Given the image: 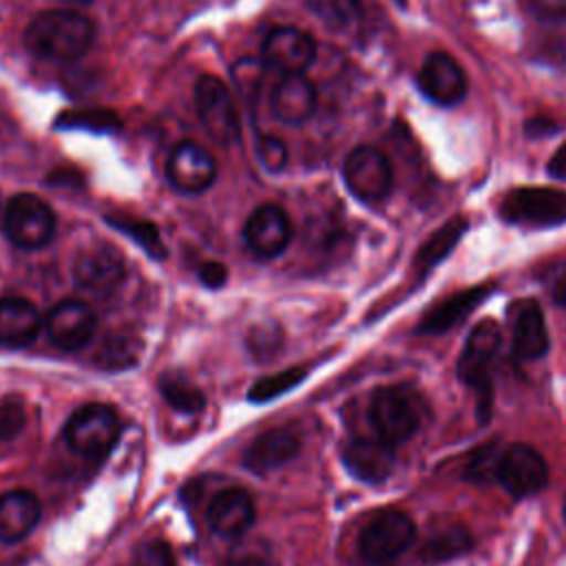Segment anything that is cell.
<instances>
[{
	"label": "cell",
	"mask_w": 566,
	"mask_h": 566,
	"mask_svg": "<svg viewBox=\"0 0 566 566\" xmlns=\"http://www.w3.org/2000/svg\"><path fill=\"white\" fill-rule=\"evenodd\" d=\"M95 38V24L75 9L40 11L24 29V46L46 62H73L82 57Z\"/></svg>",
	"instance_id": "6da1fadb"
},
{
	"label": "cell",
	"mask_w": 566,
	"mask_h": 566,
	"mask_svg": "<svg viewBox=\"0 0 566 566\" xmlns=\"http://www.w3.org/2000/svg\"><path fill=\"white\" fill-rule=\"evenodd\" d=\"M500 327L493 321H482L464 340V349L458 358V376L464 385L478 394V413L482 422L491 411V365L500 349Z\"/></svg>",
	"instance_id": "7a4b0ae2"
},
{
	"label": "cell",
	"mask_w": 566,
	"mask_h": 566,
	"mask_svg": "<svg viewBox=\"0 0 566 566\" xmlns=\"http://www.w3.org/2000/svg\"><path fill=\"white\" fill-rule=\"evenodd\" d=\"M369 422L385 442L400 444L409 440L422 422V402L407 387H382L371 396Z\"/></svg>",
	"instance_id": "3957f363"
},
{
	"label": "cell",
	"mask_w": 566,
	"mask_h": 566,
	"mask_svg": "<svg viewBox=\"0 0 566 566\" xmlns=\"http://www.w3.org/2000/svg\"><path fill=\"white\" fill-rule=\"evenodd\" d=\"M7 239L24 250L44 248L55 234V214L51 206L31 192H20L9 199L2 214Z\"/></svg>",
	"instance_id": "277c9868"
},
{
	"label": "cell",
	"mask_w": 566,
	"mask_h": 566,
	"mask_svg": "<svg viewBox=\"0 0 566 566\" xmlns=\"http://www.w3.org/2000/svg\"><path fill=\"white\" fill-rule=\"evenodd\" d=\"M64 438L77 455L91 460L104 458L119 440L117 413L106 405H84L69 418L64 427Z\"/></svg>",
	"instance_id": "5b68a950"
},
{
	"label": "cell",
	"mask_w": 566,
	"mask_h": 566,
	"mask_svg": "<svg viewBox=\"0 0 566 566\" xmlns=\"http://www.w3.org/2000/svg\"><path fill=\"white\" fill-rule=\"evenodd\" d=\"M500 217L513 226L551 228L566 221V190L526 186L506 192L500 203Z\"/></svg>",
	"instance_id": "8992f818"
},
{
	"label": "cell",
	"mask_w": 566,
	"mask_h": 566,
	"mask_svg": "<svg viewBox=\"0 0 566 566\" xmlns=\"http://www.w3.org/2000/svg\"><path fill=\"white\" fill-rule=\"evenodd\" d=\"M195 108L206 133L219 146H232L241 137L234 95L214 75H201L195 84Z\"/></svg>",
	"instance_id": "52a82bcc"
},
{
	"label": "cell",
	"mask_w": 566,
	"mask_h": 566,
	"mask_svg": "<svg viewBox=\"0 0 566 566\" xmlns=\"http://www.w3.org/2000/svg\"><path fill=\"white\" fill-rule=\"evenodd\" d=\"M416 539V526L402 511L376 513L358 535V551L371 564H389Z\"/></svg>",
	"instance_id": "ba28073f"
},
{
	"label": "cell",
	"mask_w": 566,
	"mask_h": 566,
	"mask_svg": "<svg viewBox=\"0 0 566 566\" xmlns=\"http://www.w3.org/2000/svg\"><path fill=\"white\" fill-rule=\"evenodd\" d=\"M343 179L356 199L374 203L389 195L394 172L389 159L380 150L371 146H358L345 157Z\"/></svg>",
	"instance_id": "9c48e42d"
},
{
	"label": "cell",
	"mask_w": 566,
	"mask_h": 566,
	"mask_svg": "<svg viewBox=\"0 0 566 566\" xmlns=\"http://www.w3.org/2000/svg\"><path fill=\"white\" fill-rule=\"evenodd\" d=\"M170 186L184 195H199L217 179V161L208 148L197 142H179L166 161Z\"/></svg>",
	"instance_id": "30bf717a"
},
{
	"label": "cell",
	"mask_w": 566,
	"mask_h": 566,
	"mask_svg": "<svg viewBox=\"0 0 566 566\" xmlns=\"http://www.w3.org/2000/svg\"><path fill=\"white\" fill-rule=\"evenodd\" d=\"M495 480L513 497H528L544 489L548 480V464L528 444H513L502 451Z\"/></svg>",
	"instance_id": "8fae6325"
},
{
	"label": "cell",
	"mask_w": 566,
	"mask_h": 566,
	"mask_svg": "<svg viewBox=\"0 0 566 566\" xmlns=\"http://www.w3.org/2000/svg\"><path fill=\"white\" fill-rule=\"evenodd\" d=\"M126 274L119 250L108 243H93L77 252L73 261V279L80 287L93 294L113 292Z\"/></svg>",
	"instance_id": "7c38bea8"
},
{
	"label": "cell",
	"mask_w": 566,
	"mask_h": 566,
	"mask_svg": "<svg viewBox=\"0 0 566 566\" xmlns=\"http://www.w3.org/2000/svg\"><path fill=\"white\" fill-rule=\"evenodd\" d=\"M314 57L316 42L298 27H274L261 44V60L279 73H303Z\"/></svg>",
	"instance_id": "4fadbf2b"
},
{
	"label": "cell",
	"mask_w": 566,
	"mask_h": 566,
	"mask_svg": "<svg viewBox=\"0 0 566 566\" xmlns=\"http://www.w3.org/2000/svg\"><path fill=\"white\" fill-rule=\"evenodd\" d=\"M243 239L256 256H279L292 239V223L287 212L276 203H263L254 208L243 226Z\"/></svg>",
	"instance_id": "5bb4252c"
},
{
	"label": "cell",
	"mask_w": 566,
	"mask_h": 566,
	"mask_svg": "<svg viewBox=\"0 0 566 566\" xmlns=\"http://www.w3.org/2000/svg\"><path fill=\"white\" fill-rule=\"evenodd\" d=\"M95 327V314L82 301H62L53 305L44 318L46 336L66 352L82 349L93 338Z\"/></svg>",
	"instance_id": "9a60e30c"
},
{
	"label": "cell",
	"mask_w": 566,
	"mask_h": 566,
	"mask_svg": "<svg viewBox=\"0 0 566 566\" xmlns=\"http://www.w3.org/2000/svg\"><path fill=\"white\" fill-rule=\"evenodd\" d=\"M254 500L245 489L230 486L212 495L206 509V522L219 537H241L254 524Z\"/></svg>",
	"instance_id": "2e32d148"
},
{
	"label": "cell",
	"mask_w": 566,
	"mask_h": 566,
	"mask_svg": "<svg viewBox=\"0 0 566 566\" xmlns=\"http://www.w3.org/2000/svg\"><path fill=\"white\" fill-rule=\"evenodd\" d=\"M509 327L513 354L522 360H535L548 349V332L542 307L533 298H520L509 305Z\"/></svg>",
	"instance_id": "e0dca14e"
},
{
	"label": "cell",
	"mask_w": 566,
	"mask_h": 566,
	"mask_svg": "<svg viewBox=\"0 0 566 566\" xmlns=\"http://www.w3.org/2000/svg\"><path fill=\"white\" fill-rule=\"evenodd\" d=\"M418 86L431 102L453 106L467 93V75L449 53L438 51L424 60L418 73Z\"/></svg>",
	"instance_id": "ac0fdd59"
},
{
	"label": "cell",
	"mask_w": 566,
	"mask_h": 566,
	"mask_svg": "<svg viewBox=\"0 0 566 566\" xmlns=\"http://www.w3.org/2000/svg\"><path fill=\"white\" fill-rule=\"evenodd\" d=\"M343 462L347 471L369 484H378L387 480L396 464L394 447L385 440L376 438H354L343 449Z\"/></svg>",
	"instance_id": "d6986e66"
},
{
	"label": "cell",
	"mask_w": 566,
	"mask_h": 566,
	"mask_svg": "<svg viewBox=\"0 0 566 566\" xmlns=\"http://www.w3.org/2000/svg\"><path fill=\"white\" fill-rule=\"evenodd\" d=\"M298 449L301 440L296 431L290 427H274L248 444L243 453V467L252 473H268L290 462Z\"/></svg>",
	"instance_id": "ffe728a7"
},
{
	"label": "cell",
	"mask_w": 566,
	"mask_h": 566,
	"mask_svg": "<svg viewBox=\"0 0 566 566\" xmlns=\"http://www.w3.org/2000/svg\"><path fill=\"white\" fill-rule=\"evenodd\" d=\"M270 102L276 119L298 126L316 108V88L303 73H281Z\"/></svg>",
	"instance_id": "44dd1931"
},
{
	"label": "cell",
	"mask_w": 566,
	"mask_h": 566,
	"mask_svg": "<svg viewBox=\"0 0 566 566\" xmlns=\"http://www.w3.org/2000/svg\"><path fill=\"white\" fill-rule=\"evenodd\" d=\"M42 329L38 307L22 296L0 298V343L7 347L29 345Z\"/></svg>",
	"instance_id": "7402d4cb"
},
{
	"label": "cell",
	"mask_w": 566,
	"mask_h": 566,
	"mask_svg": "<svg viewBox=\"0 0 566 566\" xmlns=\"http://www.w3.org/2000/svg\"><path fill=\"white\" fill-rule=\"evenodd\" d=\"M40 500L24 491H7L0 495V542H20L27 537L40 520Z\"/></svg>",
	"instance_id": "603a6c76"
},
{
	"label": "cell",
	"mask_w": 566,
	"mask_h": 566,
	"mask_svg": "<svg viewBox=\"0 0 566 566\" xmlns=\"http://www.w3.org/2000/svg\"><path fill=\"white\" fill-rule=\"evenodd\" d=\"M489 290H491V285H478V287H469L464 292H458V294L444 298L442 303L433 305L422 316V321L418 323L416 332H420V334H442V332H449L453 325L464 321L478 303H482L486 298Z\"/></svg>",
	"instance_id": "cb8c5ba5"
},
{
	"label": "cell",
	"mask_w": 566,
	"mask_h": 566,
	"mask_svg": "<svg viewBox=\"0 0 566 566\" xmlns=\"http://www.w3.org/2000/svg\"><path fill=\"white\" fill-rule=\"evenodd\" d=\"M473 539L462 524H444L433 528L420 544L418 557L427 564L449 562L471 551Z\"/></svg>",
	"instance_id": "d4e9b609"
},
{
	"label": "cell",
	"mask_w": 566,
	"mask_h": 566,
	"mask_svg": "<svg viewBox=\"0 0 566 566\" xmlns=\"http://www.w3.org/2000/svg\"><path fill=\"white\" fill-rule=\"evenodd\" d=\"M467 232V219L464 217H453L444 226H440L436 232L427 237V241L418 248L416 252V270L418 272H429L433 265H438L462 239Z\"/></svg>",
	"instance_id": "484cf974"
},
{
	"label": "cell",
	"mask_w": 566,
	"mask_h": 566,
	"mask_svg": "<svg viewBox=\"0 0 566 566\" xmlns=\"http://www.w3.org/2000/svg\"><path fill=\"white\" fill-rule=\"evenodd\" d=\"M106 221L113 228L128 234L130 239H135L150 256H155V259L166 256V248L161 243V237H159L155 223H150L146 219H135V217H122V214H108Z\"/></svg>",
	"instance_id": "4316f807"
},
{
	"label": "cell",
	"mask_w": 566,
	"mask_h": 566,
	"mask_svg": "<svg viewBox=\"0 0 566 566\" xmlns=\"http://www.w3.org/2000/svg\"><path fill=\"white\" fill-rule=\"evenodd\" d=\"M159 389H161V396L164 400L177 409V411H184V413H197L206 407V398L203 394L188 380L184 378H175V376H164L161 382H159Z\"/></svg>",
	"instance_id": "83f0119b"
},
{
	"label": "cell",
	"mask_w": 566,
	"mask_h": 566,
	"mask_svg": "<svg viewBox=\"0 0 566 566\" xmlns=\"http://www.w3.org/2000/svg\"><path fill=\"white\" fill-rule=\"evenodd\" d=\"M305 4L325 27L334 31L349 27L360 11V0H305Z\"/></svg>",
	"instance_id": "f1b7e54d"
},
{
	"label": "cell",
	"mask_w": 566,
	"mask_h": 566,
	"mask_svg": "<svg viewBox=\"0 0 566 566\" xmlns=\"http://www.w3.org/2000/svg\"><path fill=\"white\" fill-rule=\"evenodd\" d=\"M305 376V369H285V371H279V374H272V376H265V378H259L250 391H248V398L252 402H265V400H272L281 394H285L287 389H292L294 385H298Z\"/></svg>",
	"instance_id": "f546056e"
},
{
	"label": "cell",
	"mask_w": 566,
	"mask_h": 566,
	"mask_svg": "<svg viewBox=\"0 0 566 566\" xmlns=\"http://www.w3.org/2000/svg\"><path fill=\"white\" fill-rule=\"evenodd\" d=\"M502 451H504V449H500L497 442H489V444L475 449V453L471 455L469 467H467L469 480L480 482V484L493 482L495 475H497V464H500Z\"/></svg>",
	"instance_id": "4dcf8cb0"
},
{
	"label": "cell",
	"mask_w": 566,
	"mask_h": 566,
	"mask_svg": "<svg viewBox=\"0 0 566 566\" xmlns=\"http://www.w3.org/2000/svg\"><path fill=\"white\" fill-rule=\"evenodd\" d=\"M126 566H175V553L164 539H144L133 548Z\"/></svg>",
	"instance_id": "1f68e13d"
},
{
	"label": "cell",
	"mask_w": 566,
	"mask_h": 566,
	"mask_svg": "<svg viewBox=\"0 0 566 566\" xmlns=\"http://www.w3.org/2000/svg\"><path fill=\"white\" fill-rule=\"evenodd\" d=\"M57 122L64 128H88V130L104 133V130H113L119 119L115 117V113L97 108V111H73V113H66Z\"/></svg>",
	"instance_id": "d6a6232c"
},
{
	"label": "cell",
	"mask_w": 566,
	"mask_h": 566,
	"mask_svg": "<svg viewBox=\"0 0 566 566\" xmlns=\"http://www.w3.org/2000/svg\"><path fill=\"white\" fill-rule=\"evenodd\" d=\"M265 75V62L256 57H243L232 66V77L243 95H254L261 88Z\"/></svg>",
	"instance_id": "836d02e7"
},
{
	"label": "cell",
	"mask_w": 566,
	"mask_h": 566,
	"mask_svg": "<svg viewBox=\"0 0 566 566\" xmlns=\"http://www.w3.org/2000/svg\"><path fill=\"white\" fill-rule=\"evenodd\" d=\"M256 157L265 170L279 172L287 164V148L279 137L261 135L259 144H256Z\"/></svg>",
	"instance_id": "e575fe53"
},
{
	"label": "cell",
	"mask_w": 566,
	"mask_h": 566,
	"mask_svg": "<svg viewBox=\"0 0 566 566\" xmlns=\"http://www.w3.org/2000/svg\"><path fill=\"white\" fill-rule=\"evenodd\" d=\"M24 427V407L18 398L4 396L0 400V440L15 438Z\"/></svg>",
	"instance_id": "d590c367"
},
{
	"label": "cell",
	"mask_w": 566,
	"mask_h": 566,
	"mask_svg": "<svg viewBox=\"0 0 566 566\" xmlns=\"http://www.w3.org/2000/svg\"><path fill=\"white\" fill-rule=\"evenodd\" d=\"M122 352H130L133 354V347L128 340H108L104 343V354H102V360L108 363L111 367H119V365H130V360L126 356H122Z\"/></svg>",
	"instance_id": "8d00e7d4"
},
{
	"label": "cell",
	"mask_w": 566,
	"mask_h": 566,
	"mask_svg": "<svg viewBox=\"0 0 566 566\" xmlns=\"http://www.w3.org/2000/svg\"><path fill=\"white\" fill-rule=\"evenodd\" d=\"M226 276H228V270L223 263L219 261H208L199 268V279L201 283H206L208 287H221L226 283Z\"/></svg>",
	"instance_id": "74e56055"
},
{
	"label": "cell",
	"mask_w": 566,
	"mask_h": 566,
	"mask_svg": "<svg viewBox=\"0 0 566 566\" xmlns=\"http://www.w3.org/2000/svg\"><path fill=\"white\" fill-rule=\"evenodd\" d=\"M528 4L542 18H566V0H528Z\"/></svg>",
	"instance_id": "f35d334b"
},
{
	"label": "cell",
	"mask_w": 566,
	"mask_h": 566,
	"mask_svg": "<svg viewBox=\"0 0 566 566\" xmlns=\"http://www.w3.org/2000/svg\"><path fill=\"white\" fill-rule=\"evenodd\" d=\"M548 290H551V296L557 305L566 307V265H562L559 270L553 272L551 281H548Z\"/></svg>",
	"instance_id": "ab89813d"
},
{
	"label": "cell",
	"mask_w": 566,
	"mask_h": 566,
	"mask_svg": "<svg viewBox=\"0 0 566 566\" xmlns=\"http://www.w3.org/2000/svg\"><path fill=\"white\" fill-rule=\"evenodd\" d=\"M555 130H557L555 122H551V119H546V117H535V119L526 122V135H531L533 139L546 137V135H551V133H555Z\"/></svg>",
	"instance_id": "60d3db41"
},
{
	"label": "cell",
	"mask_w": 566,
	"mask_h": 566,
	"mask_svg": "<svg viewBox=\"0 0 566 566\" xmlns=\"http://www.w3.org/2000/svg\"><path fill=\"white\" fill-rule=\"evenodd\" d=\"M546 170H548V175L555 177V179H566V144L555 150V155L551 157Z\"/></svg>",
	"instance_id": "b9f144b4"
},
{
	"label": "cell",
	"mask_w": 566,
	"mask_h": 566,
	"mask_svg": "<svg viewBox=\"0 0 566 566\" xmlns=\"http://www.w3.org/2000/svg\"><path fill=\"white\" fill-rule=\"evenodd\" d=\"M226 566H261V559L256 555H232Z\"/></svg>",
	"instance_id": "7bdbcfd3"
},
{
	"label": "cell",
	"mask_w": 566,
	"mask_h": 566,
	"mask_svg": "<svg viewBox=\"0 0 566 566\" xmlns=\"http://www.w3.org/2000/svg\"><path fill=\"white\" fill-rule=\"evenodd\" d=\"M564 520H566V502H564Z\"/></svg>",
	"instance_id": "ee69618b"
},
{
	"label": "cell",
	"mask_w": 566,
	"mask_h": 566,
	"mask_svg": "<svg viewBox=\"0 0 566 566\" xmlns=\"http://www.w3.org/2000/svg\"><path fill=\"white\" fill-rule=\"evenodd\" d=\"M396 2H398V4H405V0H396Z\"/></svg>",
	"instance_id": "f6af8a7d"
}]
</instances>
